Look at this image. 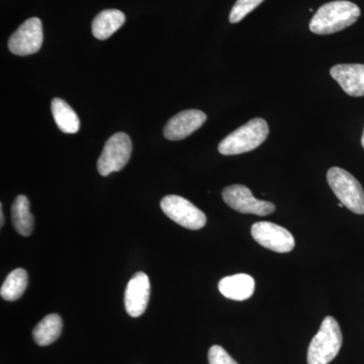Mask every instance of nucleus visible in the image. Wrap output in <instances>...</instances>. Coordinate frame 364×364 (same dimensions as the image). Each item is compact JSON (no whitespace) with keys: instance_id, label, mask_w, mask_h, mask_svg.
I'll use <instances>...</instances> for the list:
<instances>
[{"instance_id":"obj_4","label":"nucleus","mask_w":364,"mask_h":364,"mask_svg":"<svg viewBox=\"0 0 364 364\" xmlns=\"http://www.w3.org/2000/svg\"><path fill=\"white\" fill-rule=\"evenodd\" d=\"M327 181L344 207L354 214H364V191L355 177L346 170L332 167L328 170Z\"/></svg>"},{"instance_id":"obj_22","label":"nucleus","mask_w":364,"mask_h":364,"mask_svg":"<svg viewBox=\"0 0 364 364\" xmlns=\"http://www.w3.org/2000/svg\"><path fill=\"white\" fill-rule=\"evenodd\" d=\"M361 144H363V147L364 148V130L363 134V138H361Z\"/></svg>"},{"instance_id":"obj_9","label":"nucleus","mask_w":364,"mask_h":364,"mask_svg":"<svg viewBox=\"0 0 364 364\" xmlns=\"http://www.w3.org/2000/svg\"><path fill=\"white\" fill-rule=\"evenodd\" d=\"M43 38L42 21L38 18H28L9 38V51L18 56L35 54L42 47Z\"/></svg>"},{"instance_id":"obj_20","label":"nucleus","mask_w":364,"mask_h":364,"mask_svg":"<svg viewBox=\"0 0 364 364\" xmlns=\"http://www.w3.org/2000/svg\"><path fill=\"white\" fill-rule=\"evenodd\" d=\"M208 363L210 364H239L223 347L214 345L208 350Z\"/></svg>"},{"instance_id":"obj_6","label":"nucleus","mask_w":364,"mask_h":364,"mask_svg":"<svg viewBox=\"0 0 364 364\" xmlns=\"http://www.w3.org/2000/svg\"><path fill=\"white\" fill-rule=\"evenodd\" d=\"M160 207L169 219L186 229L200 230L207 224V217L202 210L182 196H165Z\"/></svg>"},{"instance_id":"obj_3","label":"nucleus","mask_w":364,"mask_h":364,"mask_svg":"<svg viewBox=\"0 0 364 364\" xmlns=\"http://www.w3.org/2000/svg\"><path fill=\"white\" fill-rule=\"evenodd\" d=\"M341 346L342 333L338 322L328 316L311 341L306 361L308 364H329L338 355Z\"/></svg>"},{"instance_id":"obj_16","label":"nucleus","mask_w":364,"mask_h":364,"mask_svg":"<svg viewBox=\"0 0 364 364\" xmlns=\"http://www.w3.org/2000/svg\"><path fill=\"white\" fill-rule=\"evenodd\" d=\"M11 220L14 229L21 236L28 237L33 229V217L30 210V202L26 196H16L11 205Z\"/></svg>"},{"instance_id":"obj_8","label":"nucleus","mask_w":364,"mask_h":364,"mask_svg":"<svg viewBox=\"0 0 364 364\" xmlns=\"http://www.w3.org/2000/svg\"><path fill=\"white\" fill-rule=\"evenodd\" d=\"M251 235L261 246L277 253L291 252L296 245L291 232L274 223H255L251 228Z\"/></svg>"},{"instance_id":"obj_1","label":"nucleus","mask_w":364,"mask_h":364,"mask_svg":"<svg viewBox=\"0 0 364 364\" xmlns=\"http://www.w3.org/2000/svg\"><path fill=\"white\" fill-rule=\"evenodd\" d=\"M360 9L346 0L329 2L318 9L310 23L311 32L317 35H330L340 32L356 23Z\"/></svg>"},{"instance_id":"obj_11","label":"nucleus","mask_w":364,"mask_h":364,"mask_svg":"<svg viewBox=\"0 0 364 364\" xmlns=\"http://www.w3.org/2000/svg\"><path fill=\"white\" fill-rule=\"evenodd\" d=\"M207 121V114L198 109H188L171 117L164 128L165 138L179 141L198 130Z\"/></svg>"},{"instance_id":"obj_21","label":"nucleus","mask_w":364,"mask_h":364,"mask_svg":"<svg viewBox=\"0 0 364 364\" xmlns=\"http://www.w3.org/2000/svg\"><path fill=\"white\" fill-rule=\"evenodd\" d=\"M0 215H1V219H0V226L2 227L4 224V208H2V205H0Z\"/></svg>"},{"instance_id":"obj_7","label":"nucleus","mask_w":364,"mask_h":364,"mask_svg":"<svg viewBox=\"0 0 364 364\" xmlns=\"http://www.w3.org/2000/svg\"><path fill=\"white\" fill-rule=\"evenodd\" d=\"M222 196L230 208L241 214L267 215L275 210L272 203L254 198L250 189L242 184L227 186L223 191Z\"/></svg>"},{"instance_id":"obj_17","label":"nucleus","mask_w":364,"mask_h":364,"mask_svg":"<svg viewBox=\"0 0 364 364\" xmlns=\"http://www.w3.org/2000/svg\"><path fill=\"white\" fill-rule=\"evenodd\" d=\"M62 318L57 314H50L36 326L33 331V340L40 346H47L56 341L61 335Z\"/></svg>"},{"instance_id":"obj_5","label":"nucleus","mask_w":364,"mask_h":364,"mask_svg":"<svg viewBox=\"0 0 364 364\" xmlns=\"http://www.w3.org/2000/svg\"><path fill=\"white\" fill-rule=\"evenodd\" d=\"M132 141L124 133L112 135L105 143L97 161L98 173L107 176L112 172L121 171L130 160Z\"/></svg>"},{"instance_id":"obj_2","label":"nucleus","mask_w":364,"mask_h":364,"mask_svg":"<svg viewBox=\"0 0 364 364\" xmlns=\"http://www.w3.org/2000/svg\"><path fill=\"white\" fill-rule=\"evenodd\" d=\"M269 128L267 121L257 117L228 135L220 143L218 149L221 154L226 156L250 152L267 140Z\"/></svg>"},{"instance_id":"obj_12","label":"nucleus","mask_w":364,"mask_h":364,"mask_svg":"<svg viewBox=\"0 0 364 364\" xmlns=\"http://www.w3.org/2000/svg\"><path fill=\"white\" fill-rule=\"evenodd\" d=\"M330 74L342 90L350 97H364V65L339 64L332 67Z\"/></svg>"},{"instance_id":"obj_19","label":"nucleus","mask_w":364,"mask_h":364,"mask_svg":"<svg viewBox=\"0 0 364 364\" xmlns=\"http://www.w3.org/2000/svg\"><path fill=\"white\" fill-rule=\"evenodd\" d=\"M264 0H237L234 4L231 13H230L229 21L231 23H237L243 20L256 7L260 6Z\"/></svg>"},{"instance_id":"obj_18","label":"nucleus","mask_w":364,"mask_h":364,"mask_svg":"<svg viewBox=\"0 0 364 364\" xmlns=\"http://www.w3.org/2000/svg\"><path fill=\"white\" fill-rule=\"evenodd\" d=\"M28 272L18 268L7 275L0 289V296L7 301H14L21 298L28 287Z\"/></svg>"},{"instance_id":"obj_10","label":"nucleus","mask_w":364,"mask_h":364,"mask_svg":"<svg viewBox=\"0 0 364 364\" xmlns=\"http://www.w3.org/2000/svg\"><path fill=\"white\" fill-rule=\"evenodd\" d=\"M150 280L144 272H136L132 277L124 291V306L127 313L138 318L145 313L150 298Z\"/></svg>"},{"instance_id":"obj_23","label":"nucleus","mask_w":364,"mask_h":364,"mask_svg":"<svg viewBox=\"0 0 364 364\" xmlns=\"http://www.w3.org/2000/svg\"><path fill=\"white\" fill-rule=\"evenodd\" d=\"M338 205H339V208H343L344 207V205L342 203H340Z\"/></svg>"},{"instance_id":"obj_13","label":"nucleus","mask_w":364,"mask_h":364,"mask_svg":"<svg viewBox=\"0 0 364 364\" xmlns=\"http://www.w3.org/2000/svg\"><path fill=\"white\" fill-rule=\"evenodd\" d=\"M218 287L225 298L245 301L251 298L255 291V280L245 273H238L220 280Z\"/></svg>"},{"instance_id":"obj_14","label":"nucleus","mask_w":364,"mask_h":364,"mask_svg":"<svg viewBox=\"0 0 364 364\" xmlns=\"http://www.w3.org/2000/svg\"><path fill=\"white\" fill-rule=\"evenodd\" d=\"M126 16L117 9H105L92 21V35L97 40H107L123 26Z\"/></svg>"},{"instance_id":"obj_15","label":"nucleus","mask_w":364,"mask_h":364,"mask_svg":"<svg viewBox=\"0 0 364 364\" xmlns=\"http://www.w3.org/2000/svg\"><path fill=\"white\" fill-rule=\"evenodd\" d=\"M55 123L60 131L65 134H75L79 131L80 122L73 109L61 98H54L51 105Z\"/></svg>"}]
</instances>
